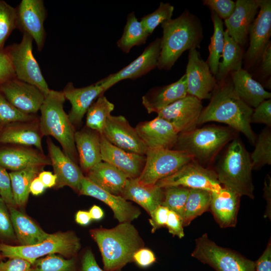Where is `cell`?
<instances>
[{"label": "cell", "mask_w": 271, "mask_h": 271, "mask_svg": "<svg viewBox=\"0 0 271 271\" xmlns=\"http://www.w3.org/2000/svg\"><path fill=\"white\" fill-rule=\"evenodd\" d=\"M90 233L97 244L107 271L120 269L133 260L134 252L144 246L143 240L131 222L119 223L110 229H91Z\"/></svg>", "instance_id": "cell-3"}, {"label": "cell", "mask_w": 271, "mask_h": 271, "mask_svg": "<svg viewBox=\"0 0 271 271\" xmlns=\"http://www.w3.org/2000/svg\"><path fill=\"white\" fill-rule=\"evenodd\" d=\"M62 91L50 89L40 108V127L43 136H52L60 144L62 151L75 164H79L75 144V126L65 112Z\"/></svg>", "instance_id": "cell-4"}, {"label": "cell", "mask_w": 271, "mask_h": 271, "mask_svg": "<svg viewBox=\"0 0 271 271\" xmlns=\"http://www.w3.org/2000/svg\"><path fill=\"white\" fill-rule=\"evenodd\" d=\"M0 196L8 207H15L9 173L0 166Z\"/></svg>", "instance_id": "cell-49"}, {"label": "cell", "mask_w": 271, "mask_h": 271, "mask_svg": "<svg viewBox=\"0 0 271 271\" xmlns=\"http://www.w3.org/2000/svg\"><path fill=\"white\" fill-rule=\"evenodd\" d=\"M252 112L253 108L236 93L228 75L224 80L217 82L210 102L203 109L198 124L210 121L226 124L254 144L255 135L250 125Z\"/></svg>", "instance_id": "cell-1"}, {"label": "cell", "mask_w": 271, "mask_h": 271, "mask_svg": "<svg viewBox=\"0 0 271 271\" xmlns=\"http://www.w3.org/2000/svg\"><path fill=\"white\" fill-rule=\"evenodd\" d=\"M49 157L53 166L54 174L57 177L56 188L68 186L79 193L81 183L84 177L78 165L67 156L53 141L47 140Z\"/></svg>", "instance_id": "cell-21"}, {"label": "cell", "mask_w": 271, "mask_h": 271, "mask_svg": "<svg viewBox=\"0 0 271 271\" xmlns=\"http://www.w3.org/2000/svg\"><path fill=\"white\" fill-rule=\"evenodd\" d=\"M169 210L166 207L160 205L150 214L151 218L149 221L152 227L153 233L157 229L166 226Z\"/></svg>", "instance_id": "cell-51"}, {"label": "cell", "mask_w": 271, "mask_h": 271, "mask_svg": "<svg viewBox=\"0 0 271 271\" xmlns=\"http://www.w3.org/2000/svg\"><path fill=\"white\" fill-rule=\"evenodd\" d=\"M38 177L46 188L55 187L56 184L57 177L51 172L43 170L39 174Z\"/></svg>", "instance_id": "cell-58"}, {"label": "cell", "mask_w": 271, "mask_h": 271, "mask_svg": "<svg viewBox=\"0 0 271 271\" xmlns=\"http://www.w3.org/2000/svg\"><path fill=\"white\" fill-rule=\"evenodd\" d=\"M103 190L116 195H120L127 178L111 165L101 162L89 170L85 176Z\"/></svg>", "instance_id": "cell-32"}, {"label": "cell", "mask_w": 271, "mask_h": 271, "mask_svg": "<svg viewBox=\"0 0 271 271\" xmlns=\"http://www.w3.org/2000/svg\"><path fill=\"white\" fill-rule=\"evenodd\" d=\"M32 265L22 258H10L5 262H0V271H31Z\"/></svg>", "instance_id": "cell-53"}, {"label": "cell", "mask_w": 271, "mask_h": 271, "mask_svg": "<svg viewBox=\"0 0 271 271\" xmlns=\"http://www.w3.org/2000/svg\"><path fill=\"white\" fill-rule=\"evenodd\" d=\"M81 271H104L98 266L91 250H87L83 255Z\"/></svg>", "instance_id": "cell-57"}, {"label": "cell", "mask_w": 271, "mask_h": 271, "mask_svg": "<svg viewBox=\"0 0 271 271\" xmlns=\"http://www.w3.org/2000/svg\"><path fill=\"white\" fill-rule=\"evenodd\" d=\"M156 184L162 188L182 186L211 192H218L222 187L215 171L204 168L194 159L174 174L158 181Z\"/></svg>", "instance_id": "cell-11"}, {"label": "cell", "mask_w": 271, "mask_h": 271, "mask_svg": "<svg viewBox=\"0 0 271 271\" xmlns=\"http://www.w3.org/2000/svg\"><path fill=\"white\" fill-rule=\"evenodd\" d=\"M11 219L20 245H32L47 239L51 234L43 230L29 217L15 207H9Z\"/></svg>", "instance_id": "cell-33"}, {"label": "cell", "mask_w": 271, "mask_h": 271, "mask_svg": "<svg viewBox=\"0 0 271 271\" xmlns=\"http://www.w3.org/2000/svg\"><path fill=\"white\" fill-rule=\"evenodd\" d=\"M211 192L198 189H190L183 215L184 226L189 225L195 218L208 211Z\"/></svg>", "instance_id": "cell-37"}, {"label": "cell", "mask_w": 271, "mask_h": 271, "mask_svg": "<svg viewBox=\"0 0 271 271\" xmlns=\"http://www.w3.org/2000/svg\"><path fill=\"white\" fill-rule=\"evenodd\" d=\"M188 95L185 74L168 85L149 91L142 97V103L149 113L156 112Z\"/></svg>", "instance_id": "cell-29"}, {"label": "cell", "mask_w": 271, "mask_h": 271, "mask_svg": "<svg viewBox=\"0 0 271 271\" xmlns=\"http://www.w3.org/2000/svg\"><path fill=\"white\" fill-rule=\"evenodd\" d=\"M174 10V7L169 3L161 2L158 8L143 17L141 22L151 35L159 25L172 19Z\"/></svg>", "instance_id": "cell-44"}, {"label": "cell", "mask_w": 271, "mask_h": 271, "mask_svg": "<svg viewBox=\"0 0 271 271\" xmlns=\"http://www.w3.org/2000/svg\"><path fill=\"white\" fill-rule=\"evenodd\" d=\"M203 3L224 21L231 15L235 7V2L231 0H205Z\"/></svg>", "instance_id": "cell-46"}, {"label": "cell", "mask_w": 271, "mask_h": 271, "mask_svg": "<svg viewBox=\"0 0 271 271\" xmlns=\"http://www.w3.org/2000/svg\"><path fill=\"white\" fill-rule=\"evenodd\" d=\"M80 246V239L75 233L60 232L51 234L47 239L35 245L14 246L0 244V254L2 256L9 258H22L33 264L39 258L51 254L74 256Z\"/></svg>", "instance_id": "cell-7"}, {"label": "cell", "mask_w": 271, "mask_h": 271, "mask_svg": "<svg viewBox=\"0 0 271 271\" xmlns=\"http://www.w3.org/2000/svg\"><path fill=\"white\" fill-rule=\"evenodd\" d=\"M161 26L163 36L157 67L168 70L183 52L200 48L202 27L198 19L187 10L178 17L164 22Z\"/></svg>", "instance_id": "cell-2"}, {"label": "cell", "mask_w": 271, "mask_h": 271, "mask_svg": "<svg viewBox=\"0 0 271 271\" xmlns=\"http://www.w3.org/2000/svg\"><path fill=\"white\" fill-rule=\"evenodd\" d=\"M232 136L228 127L214 125L196 127L179 133L172 149L188 154L200 164L207 163L214 159Z\"/></svg>", "instance_id": "cell-6"}, {"label": "cell", "mask_w": 271, "mask_h": 271, "mask_svg": "<svg viewBox=\"0 0 271 271\" xmlns=\"http://www.w3.org/2000/svg\"><path fill=\"white\" fill-rule=\"evenodd\" d=\"M249 45L245 54V66L253 67L258 64L270 42L271 35V1L259 0V11L249 29Z\"/></svg>", "instance_id": "cell-13"}, {"label": "cell", "mask_w": 271, "mask_h": 271, "mask_svg": "<svg viewBox=\"0 0 271 271\" xmlns=\"http://www.w3.org/2000/svg\"><path fill=\"white\" fill-rule=\"evenodd\" d=\"M185 75L188 94L200 100L210 99L217 85L207 63L196 48L189 50Z\"/></svg>", "instance_id": "cell-14"}, {"label": "cell", "mask_w": 271, "mask_h": 271, "mask_svg": "<svg viewBox=\"0 0 271 271\" xmlns=\"http://www.w3.org/2000/svg\"><path fill=\"white\" fill-rule=\"evenodd\" d=\"M259 0H237L231 15L224 21L229 36L241 47L247 42L249 29L258 12Z\"/></svg>", "instance_id": "cell-23"}, {"label": "cell", "mask_w": 271, "mask_h": 271, "mask_svg": "<svg viewBox=\"0 0 271 271\" xmlns=\"http://www.w3.org/2000/svg\"><path fill=\"white\" fill-rule=\"evenodd\" d=\"M250 122L263 123L268 127L271 126L270 98L263 101L253 109Z\"/></svg>", "instance_id": "cell-48"}, {"label": "cell", "mask_w": 271, "mask_h": 271, "mask_svg": "<svg viewBox=\"0 0 271 271\" xmlns=\"http://www.w3.org/2000/svg\"><path fill=\"white\" fill-rule=\"evenodd\" d=\"M264 128L255 142V148L250 155L252 169L256 170L271 164V130Z\"/></svg>", "instance_id": "cell-40"}, {"label": "cell", "mask_w": 271, "mask_h": 271, "mask_svg": "<svg viewBox=\"0 0 271 271\" xmlns=\"http://www.w3.org/2000/svg\"><path fill=\"white\" fill-rule=\"evenodd\" d=\"M17 29L35 41L38 51L42 50L46 39L44 23L47 13L43 0H22L15 8Z\"/></svg>", "instance_id": "cell-12"}, {"label": "cell", "mask_w": 271, "mask_h": 271, "mask_svg": "<svg viewBox=\"0 0 271 271\" xmlns=\"http://www.w3.org/2000/svg\"><path fill=\"white\" fill-rule=\"evenodd\" d=\"M240 197L236 192L224 187L218 192H211L209 209L220 227L235 226Z\"/></svg>", "instance_id": "cell-27"}, {"label": "cell", "mask_w": 271, "mask_h": 271, "mask_svg": "<svg viewBox=\"0 0 271 271\" xmlns=\"http://www.w3.org/2000/svg\"><path fill=\"white\" fill-rule=\"evenodd\" d=\"M17 29L15 8L0 0V51L13 30Z\"/></svg>", "instance_id": "cell-43"}, {"label": "cell", "mask_w": 271, "mask_h": 271, "mask_svg": "<svg viewBox=\"0 0 271 271\" xmlns=\"http://www.w3.org/2000/svg\"><path fill=\"white\" fill-rule=\"evenodd\" d=\"M149 36L134 12H132L127 16L123 34L117 42V45L122 51L128 53L134 46L145 43Z\"/></svg>", "instance_id": "cell-36"}, {"label": "cell", "mask_w": 271, "mask_h": 271, "mask_svg": "<svg viewBox=\"0 0 271 271\" xmlns=\"http://www.w3.org/2000/svg\"><path fill=\"white\" fill-rule=\"evenodd\" d=\"M33 40L23 34L19 43L6 47L13 67L15 77L37 87L45 95L50 89L32 51Z\"/></svg>", "instance_id": "cell-9"}, {"label": "cell", "mask_w": 271, "mask_h": 271, "mask_svg": "<svg viewBox=\"0 0 271 271\" xmlns=\"http://www.w3.org/2000/svg\"><path fill=\"white\" fill-rule=\"evenodd\" d=\"M145 156V164L138 179L153 185L174 174L193 159L185 152L168 149H148Z\"/></svg>", "instance_id": "cell-10"}, {"label": "cell", "mask_w": 271, "mask_h": 271, "mask_svg": "<svg viewBox=\"0 0 271 271\" xmlns=\"http://www.w3.org/2000/svg\"><path fill=\"white\" fill-rule=\"evenodd\" d=\"M133 260L139 266L146 267L154 263L156 257L151 249L143 247L134 252Z\"/></svg>", "instance_id": "cell-54"}, {"label": "cell", "mask_w": 271, "mask_h": 271, "mask_svg": "<svg viewBox=\"0 0 271 271\" xmlns=\"http://www.w3.org/2000/svg\"><path fill=\"white\" fill-rule=\"evenodd\" d=\"M15 77L10 56L5 47L0 51V85Z\"/></svg>", "instance_id": "cell-50"}, {"label": "cell", "mask_w": 271, "mask_h": 271, "mask_svg": "<svg viewBox=\"0 0 271 271\" xmlns=\"http://www.w3.org/2000/svg\"><path fill=\"white\" fill-rule=\"evenodd\" d=\"M62 92L65 99L71 105L68 115L74 126L81 123L84 115L94 100L104 92L97 82L81 88L75 87L72 82H69Z\"/></svg>", "instance_id": "cell-26"}, {"label": "cell", "mask_w": 271, "mask_h": 271, "mask_svg": "<svg viewBox=\"0 0 271 271\" xmlns=\"http://www.w3.org/2000/svg\"><path fill=\"white\" fill-rule=\"evenodd\" d=\"M1 259H2V255H1V254H0V262L2 261V260H1Z\"/></svg>", "instance_id": "cell-62"}, {"label": "cell", "mask_w": 271, "mask_h": 271, "mask_svg": "<svg viewBox=\"0 0 271 271\" xmlns=\"http://www.w3.org/2000/svg\"><path fill=\"white\" fill-rule=\"evenodd\" d=\"M203 109L201 100L188 94L157 113L158 116L171 123L179 133L196 127Z\"/></svg>", "instance_id": "cell-16"}, {"label": "cell", "mask_w": 271, "mask_h": 271, "mask_svg": "<svg viewBox=\"0 0 271 271\" xmlns=\"http://www.w3.org/2000/svg\"><path fill=\"white\" fill-rule=\"evenodd\" d=\"M229 75L238 96L252 108H255L263 101L271 98V93L254 79L246 70L241 68L231 72Z\"/></svg>", "instance_id": "cell-31"}, {"label": "cell", "mask_w": 271, "mask_h": 271, "mask_svg": "<svg viewBox=\"0 0 271 271\" xmlns=\"http://www.w3.org/2000/svg\"><path fill=\"white\" fill-rule=\"evenodd\" d=\"M120 196L126 200L136 202L150 214L162 204L164 189L156 184L144 183L138 178H127Z\"/></svg>", "instance_id": "cell-28"}, {"label": "cell", "mask_w": 271, "mask_h": 271, "mask_svg": "<svg viewBox=\"0 0 271 271\" xmlns=\"http://www.w3.org/2000/svg\"><path fill=\"white\" fill-rule=\"evenodd\" d=\"M39 116L28 120L7 124L0 129V144H17L32 146L43 152V137Z\"/></svg>", "instance_id": "cell-25"}, {"label": "cell", "mask_w": 271, "mask_h": 271, "mask_svg": "<svg viewBox=\"0 0 271 271\" xmlns=\"http://www.w3.org/2000/svg\"><path fill=\"white\" fill-rule=\"evenodd\" d=\"M36 114L24 113L10 103L0 92V129L12 122L33 119Z\"/></svg>", "instance_id": "cell-45"}, {"label": "cell", "mask_w": 271, "mask_h": 271, "mask_svg": "<svg viewBox=\"0 0 271 271\" xmlns=\"http://www.w3.org/2000/svg\"><path fill=\"white\" fill-rule=\"evenodd\" d=\"M165 226L173 236H177L179 238L184 236L183 218L175 212L169 210Z\"/></svg>", "instance_id": "cell-52"}, {"label": "cell", "mask_w": 271, "mask_h": 271, "mask_svg": "<svg viewBox=\"0 0 271 271\" xmlns=\"http://www.w3.org/2000/svg\"><path fill=\"white\" fill-rule=\"evenodd\" d=\"M7 206L0 197V237L11 239L15 237V234Z\"/></svg>", "instance_id": "cell-47"}, {"label": "cell", "mask_w": 271, "mask_h": 271, "mask_svg": "<svg viewBox=\"0 0 271 271\" xmlns=\"http://www.w3.org/2000/svg\"><path fill=\"white\" fill-rule=\"evenodd\" d=\"M78 193L95 198L108 205L112 210L114 218L119 223L131 222L141 214L138 207L121 196L114 195L103 190L85 176L81 181Z\"/></svg>", "instance_id": "cell-20"}, {"label": "cell", "mask_w": 271, "mask_h": 271, "mask_svg": "<svg viewBox=\"0 0 271 271\" xmlns=\"http://www.w3.org/2000/svg\"><path fill=\"white\" fill-rule=\"evenodd\" d=\"M250 155L241 141L235 139L229 145L220 160L215 172L223 187L230 189L241 196L254 198V186Z\"/></svg>", "instance_id": "cell-5"}, {"label": "cell", "mask_w": 271, "mask_h": 271, "mask_svg": "<svg viewBox=\"0 0 271 271\" xmlns=\"http://www.w3.org/2000/svg\"><path fill=\"white\" fill-rule=\"evenodd\" d=\"M211 18L214 31L208 47L209 56L206 62L211 73L215 76L224 46V30L222 20L213 11H211Z\"/></svg>", "instance_id": "cell-38"}, {"label": "cell", "mask_w": 271, "mask_h": 271, "mask_svg": "<svg viewBox=\"0 0 271 271\" xmlns=\"http://www.w3.org/2000/svg\"><path fill=\"white\" fill-rule=\"evenodd\" d=\"M51 165L49 156L37 148L17 144H0V166L12 171L34 166Z\"/></svg>", "instance_id": "cell-19"}, {"label": "cell", "mask_w": 271, "mask_h": 271, "mask_svg": "<svg viewBox=\"0 0 271 271\" xmlns=\"http://www.w3.org/2000/svg\"><path fill=\"white\" fill-rule=\"evenodd\" d=\"M135 128L148 149H172L179 134L171 123L158 116L139 123Z\"/></svg>", "instance_id": "cell-24"}, {"label": "cell", "mask_w": 271, "mask_h": 271, "mask_svg": "<svg viewBox=\"0 0 271 271\" xmlns=\"http://www.w3.org/2000/svg\"><path fill=\"white\" fill-rule=\"evenodd\" d=\"M114 108V104L105 96H99L86 112V126L101 134Z\"/></svg>", "instance_id": "cell-39"}, {"label": "cell", "mask_w": 271, "mask_h": 271, "mask_svg": "<svg viewBox=\"0 0 271 271\" xmlns=\"http://www.w3.org/2000/svg\"><path fill=\"white\" fill-rule=\"evenodd\" d=\"M259 71L262 78H266L271 74V43L265 49L260 61Z\"/></svg>", "instance_id": "cell-55"}, {"label": "cell", "mask_w": 271, "mask_h": 271, "mask_svg": "<svg viewBox=\"0 0 271 271\" xmlns=\"http://www.w3.org/2000/svg\"><path fill=\"white\" fill-rule=\"evenodd\" d=\"M92 220L98 221L101 220L104 216V212L98 206H92L88 211Z\"/></svg>", "instance_id": "cell-61"}, {"label": "cell", "mask_w": 271, "mask_h": 271, "mask_svg": "<svg viewBox=\"0 0 271 271\" xmlns=\"http://www.w3.org/2000/svg\"><path fill=\"white\" fill-rule=\"evenodd\" d=\"M191 256L216 271H255V261L217 245L203 234L195 240Z\"/></svg>", "instance_id": "cell-8"}, {"label": "cell", "mask_w": 271, "mask_h": 271, "mask_svg": "<svg viewBox=\"0 0 271 271\" xmlns=\"http://www.w3.org/2000/svg\"><path fill=\"white\" fill-rule=\"evenodd\" d=\"M0 197H1V196H0Z\"/></svg>", "instance_id": "cell-63"}, {"label": "cell", "mask_w": 271, "mask_h": 271, "mask_svg": "<svg viewBox=\"0 0 271 271\" xmlns=\"http://www.w3.org/2000/svg\"><path fill=\"white\" fill-rule=\"evenodd\" d=\"M31 271H77L74 258L65 259L55 254L37 259Z\"/></svg>", "instance_id": "cell-41"}, {"label": "cell", "mask_w": 271, "mask_h": 271, "mask_svg": "<svg viewBox=\"0 0 271 271\" xmlns=\"http://www.w3.org/2000/svg\"><path fill=\"white\" fill-rule=\"evenodd\" d=\"M255 271H271L270 240L258 259L255 261Z\"/></svg>", "instance_id": "cell-56"}, {"label": "cell", "mask_w": 271, "mask_h": 271, "mask_svg": "<svg viewBox=\"0 0 271 271\" xmlns=\"http://www.w3.org/2000/svg\"><path fill=\"white\" fill-rule=\"evenodd\" d=\"M161 38L151 42L133 61L118 71L97 82L105 92L117 82L137 79L158 67L161 51Z\"/></svg>", "instance_id": "cell-15"}, {"label": "cell", "mask_w": 271, "mask_h": 271, "mask_svg": "<svg viewBox=\"0 0 271 271\" xmlns=\"http://www.w3.org/2000/svg\"><path fill=\"white\" fill-rule=\"evenodd\" d=\"M0 92L16 108L30 114L40 110L45 97L37 87L16 77L1 84Z\"/></svg>", "instance_id": "cell-17"}, {"label": "cell", "mask_w": 271, "mask_h": 271, "mask_svg": "<svg viewBox=\"0 0 271 271\" xmlns=\"http://www.w3.org/2000/svg\"><path fill=\"white\" fill-rule=\"evenodd\" d=\"M243 50L224 31V46L222 61L219 62L218 72L215 76L217 82L225 79L229 74L242 68Z\"/></svg>", "instance_id": "cell-34"}, {"label": "cell", "mask_w": 271, "mask_h": 271, "mask_svg": "<svg viewBox=\"0 0 271 271\" xmlns=\"http://www.w3.org/2000/svg\"><path fill=\"white\" fill-rule=\"evenodd\" d=\"M102 161L116 168L127 178L140 176L146 162V156L124 151L109 143L100 134Z\"/></svg>", "instance_id": "cell-22"}, {"label": "cell", "mask_w": 271, "mask_h": 271, "mask_svg": "<svg viewBox=\"0 0 271 271\" xmlns=\"http://www.w3.org/2000/svg\"><path fill=\"white\" fill-rule=\"evenodd\" d=\"M92 220L88 211L79 210L75 215L76 222L81 225H87Z\"/></svg>", "instance_id": "cell-60"}, {"label": "cell", "mask_w": 271, "mask_h": 271, "mask_svg": "<svg viewBox=\"0 0 271 271\" xmlns=\"http://www.w3.org/2000/svg\"><path fill=\"white\" fill-rule=\"evenodd\" d=\"M74 140L80 168L86 173L102 162L100 133L85 126L76 131Z\"/></svg>", "instance_id": "cell-30"}, {"label": "cell", "mask_w": 271, "mask_h": 271, "mask_svg": "<svg viewBox=\"0 0 271 271\" xmlns=\"http://www.w3.org/2000/svg\"><path fill=\"white\" fill-rule=\"evenodd\" d=\"M46 188L39 177H35L31 182L30 187V192L35 196L42 194Z\"/></svg>", "instance_id": "cell-59"}, {"label": "cell", "mask_w": 271, "mask_h": 271, "mask_svg": "<svg viewBox=\"0 0 271 271\" xmlns=\"http://www.w3.org/2000/svg\"><path fill=\"white\" fill-rule=\"evenodd\" d=\"M163 189L164 199L162 205L183 218L190 189L182 186L168 187Z\"/></svg>", "instance_id": "cell-42"}, {"label": "cell", "mask_w": 271, "mask_h": 271, "mask_svg": "<svg viewBox=\"0 0 271 271\" xmlns=\"http://www.w3.org/2000/svg\"><path fill=\"white\" fill-rule=\"evenodd\" d=\"M44 167L43 166H34L9 173L16 206L23 207L26 204L30 193L31 182Z\"/></svg>", "instance_id": "cell-35"}, {"label": "cell", "mask_w": 271, "mask_h": 271, "mask_svg": "<svg viewBox=\"0 0 271 271\" xmlns=\"http://www.w3.org/2000/svg\"><path fill=\"white\" fill-rule=\"evenodd\" d=\"M101 134L111 144L127 152L145 156L147 151L135 127L122 115H110Z\"/></svg>", "instance_id": "cell-18"}]
</instances>
